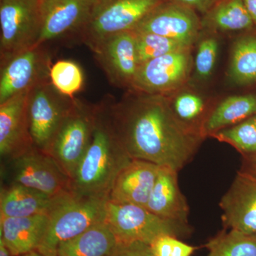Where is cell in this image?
Listing matches in <instances>:
<instances>
[{"instance_id": "obj_1", "label": "cell", "mask_w": 256, "mask_h": 256, "mask_svg": "<svg viewBox=\"0 0 256 256\" xmlns=\"http://www.w3.org/2000/svg\"><path fill=\"white\" fill-rule=\"evenodd\" d=\"M109 111L130 158L180 172L193 159L202 138L188 132L162 95L130 88L120 101L110 96Z\"/></svg>"}, {"instance_id": "obj_2", "label": "cell", "mask_w": 256, "mask_h": 256, "mask_svg": "<svg viewBox=\"0 0 256 256\" xmlns=\"http://www.w3.org/2000/svg\"><path fill=\"white\" fill-rule=\"evenodd\" d=\"M110 95L97 104L92 142L70 180V190L78 196L108 200L114 180L132 160L120 142L111 121Z\"/></svg>"}, {"instance_id": "obj_3", "label": "cell", "mask_w": 256, "mask_h": 256, "mask_svg": "<svg viewBox=\"0 0 256 256\" xmlns=\"http://www.w3.org/2000/svg\"><path fill=\"white\" fill-rule=\"evenodd\" d=\"M106 198L64 194L48 214L46 233L37 252L46 256H57L60 244L80 235L87 229L105 222Z\"/></svg>"}, {"instance_id": "obj_4", "label": "cell", "mask_w": 256, "mask_h": 256, "mask_svg": "<svg viewBox=\"0 0 256 256\" xmlns=\"http://www.w3.org/2000/svg\"><path fill=\"white\" fill-rule=\"evenodd\" d=\"M105 222L118 242H141L150 245L161 236L180 238L192 232L188 224L164 220L146 207L109 200L106 204Z\"/></svg>"}, {"instance_id": "obj_5", "label": "cell", "mask_w": 256, "mask_h": 256, "mask_svg": "<svg viewBox=\"0 0 256 256\" xmlns=\"http://www.w3.org/2000/svg\"><path fill=\"white\" fill-rule=\"evenodd\" d=\"M96 116L97 104L75 98L47 152L70 180L92 142Z\"/></svg>"}, {"instance_id": "obj_6", "label": "cell", "mask_w": 256, "mask_h": 256, "mask_svg": "<svg viewBox=\"0 0 256 256\" xmlns=\"http://www.w3.org/2000/svg\"><path fill=\"white\" fill-rule=\"evenodd\" d=\"M168 0H98L82 43L90 50L108 37L133 31Z\"/></svg>"}, {"instance_id": "obj_7", "label": "cell", "mask_w": 256, "mask_h": 256, "mask_svg": "<svg viewBox=\"0 0 256 256\" xmlns=\"http://www.w3.org/2000/svg\"><path fill=\"white\" fill-rule=\"evenodd\" d=\"M98 0H40L41 32L36 44L82 43Z\"/></svg>"}, {"instance_id": "obj_8", "label": "cell", "mask_w": 256, "mask_h": 256, "mask_svg": "<svg viewBox=\"0 0 256 256\" xmlns=\"http://www.w3.org/2000/svg\"><path fill=\"white\" fill-rule=\"evenodd\" d=\"M40 32V0H0V64L36 45Z\"/></svg>"}, {"instance_id": "obj_9", "label": "cell", "mask_w": 256, "mask_h": 256, "mask_svg": "<svg viewBox=\"0 0 256 256\" xmlns=\"http://www.w3.org/2000/svg\"><path fill=\"white\" fill-rule=\"evenodd\" d=\"M75 98H70L60 94L52 85L50 79L40 82L30 90L28 119L34 148L48 152Z\"/></svg>"}, {"instance_id": "obj_10", "label": "cell", "mask_w": 256, "mask_h": 256, "mask_svg": "<svg viewBox=\"0 0 256 256\" xmlns=\"http://www.w3.org/2000/svg\"><path fill=\"white\" fill-rule=\"evenodd\" d=\"M6 162L10 184H18L50 196L70 192V180L50 154L36 148Z\"/></svg>"}, {"instance_id": "obj_11", "label": "cell", "mask_w": 256, "mask_h": 256, "mask_svg": "<svg viewBox=\"0 0 256 256\" xmlns=\"http://www.w3.org/2000/svg\"><path fill=\"white\" fill-rule=\"evenodd\" d=\"M52 64V52L44 44L34 45L0 64V104L50 79Z\"/></svg>"}, {"instance_id": "obj_12", "label": "cell", "mask_w": 256, "mask_h": 256, "mask_svg": "<svg viewBox=\"0 0 256 256\" xmlns=\"http://www.w3.org/2000/svg\"><path fill=\"white\" fill-rule=\"evenodd\" d=\"M92 52L110 85L131 88L139 68L134 32L108 37Z\"/></svg>"}, {"instance_id": "obj_13", "label": "cell", "mask_w": 256, "mask_h": 256, "mask_svg": "<svg viewBox=\"0 0 256 256\" xmlns=\"http://www.w3.org/2000/svg\"><path fill=\"white\" fill-rule=\"evenodd\" d=\"M225 229L256 235V176L240 170L220 203Z\"/></svg>"}, {"instance_id": "obj_14", "label": "cell", "mask_w": 256, "mask_h": 256, "mask_svg": "<svg viewBox=\"0 0 256 256\" xmlns=\"http://www.w3.org/2000/svg\"><path fill=\"white\" fill-rule=\"evenodd\" d=\"M190 66L188 50L162 56L140 66L131 88L162 96L186 79Z\"/></svg>"}, {"instance_id": "obj_15", "label": "cell", "mask_w": 256, "mask_h": 256, "mask_svg": "<svg viewBox=\"0 0 256 256\" xmlns=\"http://www.w3.org/2000/svg\"><path fill=\"white\" fill-rule=\"evenodd\" d=\"M200 26L196 11L168 0L144 18L133 32L154 34L192 44Z\"/></svg>"}, {"instance_id": "obj_16", "label": "cell", "mask_w": 256, "mask_h": 256, "mask_svg": "<svg viewBox=\"0 0 256 256\" xmlns=\"http://www.w3.org/2000/svg\"><path fill=\"white\" fill-rule=\"evenodd\" d=\"M30 92L0 104V154L4 160L14 158L34 146L28 119Z\"/></svg>"}, {"instance_id": "obj_17", "label": "cell", "mask_w": 256, "mask_h": 256, "mask_svg": "<svg viewBox=\"0 0 256 256\" xmlns=\"http://www.w3.org/2000/svg\"><path fill=\"white\" fill-rule=\"evenodd\" d=\"M160 168L151 162L131 160L114 180L108 200L146 207Z\"/></svg>"}, {"instance_id": "obj_18", "label": "cell", "mask_w": 256, "mask_h": 256, "mask_svg": "<svg viewBox=\"0 0 256 256\" xmlns=\"http://www.w3.org/2000/svg\"><path fill=\"white\" fill-rule=\"evenodd\" d=\"M146 208L164 220L188 224L190 208L178 186V172L160 166Z\"/></svg>"}, {"instance_id": "obj_19", "label": "cell", "mask_w": 256, "mask_h": 256, "mask_svg": "<svg viewBox=\"0 0 256 256\" xmlns=\"http://www.w3.org/2000/svg\"><path fill=\"white\" fill-rule=\"evenodd\" d=\"M48 216L0 218V240L12 256L36 250L46 233Z\"/></svg>"}, {"instance_id": "obj_20", "label": "cell", "mask_w": 256, "mask_h": 256, "mask_svg": "<svg viewBox=\"0 0 256 256\" xmlns=\"http://www.w3.org/2000/svg\"><path fill=\"white\" fill-rule=\"evenodd\" d=\"M64 194L50 196L18 184H10L1 190L0 218L48 215Z\"/></svg>"}, {"instance_id": "obj_21", "label": "cell", "mask_w": 256, "mask_h": 256, "mask_svg": "<svg viewBox=\"0 0 256 256\" xmlns=\"http://www.w3.org/2000/svg\"><path fill=\"white\" fill-rule=\"evenodd\" d=\"M118 244L114 232L106 222H102L60 244L57 256H109Z\"/></svg>"}, {"instance_id": "obj_22", "label": "cell", "mask_w": 256, "mask_h": 256, "mask_svg": "<svg viewBox=\"0 0 256 256\" xmlns=\"http://www.w3.org/2000/svg\"><path fill=\"white\" fill-rule=\"evenodd\" d=\"M256 114V96L228 97L208 112L203 126L202 138L212 136L220 130L230 127Z\"/></svg>"}, {"instance_id": "obj_23", "label": "cell", "mask_w": 256, "mask_h": 256, "mask_svg": "<svg viewBox=\"0 0 256 256\" xmlns=\"http://www.w3.org/2000/svg\"><path fill=\"white\" fill-rule=\"evenodd\" d=\"M203 24L222 31L250 30L255 25L244 0H220L206 12Z\"/></svg>"}, {"instance_id": "obj_24", "label": "cell", "mask_w": 256, "mask_h": 256, "mask_svg": "<svg viewBox=\"0 0 256 256\" xmlns=\"http://www.w3.org/2000/svg\"><path fill=\"white\" fill-rule=\"evenodd\" d=\"M204 246L206 256H256V235L224 228Z\"/></svg>"}, {"instance_id": "obj_25", "label": "cell", "mask_w": 256, "mask_h": 256, "mask_svg": "<svg viewBox=\"0 0 256 256\" xmlns=\"http://www.w3.org/2000/svg\"><path fill=\"white\" fill-rule=\"evenodd\" d=\"M230 76L240 84L256 82V37H242L234 47Z\"/></svg>"}, {"instance_id": "obj_26", "label": "cell", "mask_w": 256, "mask_h": 256, "mask_svg": "<svg viewBox=\"0 0 256 256\" xmlns=\"http://www.w3.org/2000/svg\"><path fill=\"white\" fill-rule=\"evenodd\" d=\"M220 142L228 143L242 154L244 159L256 156V114L238 124L212 134Z\"/></svg>"}, {"instance_id": "obj_27", "label": "cell", "mask_w": 256, "mask_h": 256, "mask_svg": "<svg viewBox=\"0 0 256 256\" xmlns=\"http://www.w3.org/2000/svg\"><path fill=\"white\" fill-rule=\"evenodd\" d=\"M136 34V46L138 63L140 66L154 60L172 53L188 50L190 44L176 41L168 37L150 33H138Z\"/></svg>"}, {"instance_id": "obj_28", "label": "cell", "mask_w": 256, "mask_h": 256, "mask_svg": "<svg viewBox=\"0 0 256 256\" xmlns=\"http://www.w3.org/2000/svg\"><path fill=\"white\" fill-rule=\"evenodd\" d=\"M50 82L58 92L74 98L84 86V74L82 67L70 60H58L52 64Z\"/></svg>"}, {"instance_id": "obj_29", "label": "cell", "mask_w": 256, "mask_h": 256, "mask_svg": "<svg viewBox=\"0 0 256 256\" xmlns=\"http://www.w3.org/2000/svg\"><path fill=\"white\" fill-rule=\"evenodd\" d=\"M150 246L153 256H192L197 249L171 235L161 236Z\"/></svg>"}, {"instance_id": "obj_30", "label": "cell", "mask_w": 256, "mask_h": 256, "mask_svg": "<svg viewBox=\"0 0 256 256\" xmlns=\"http://www.w3.org/2000/svg\"><path fill=\"white\" fill-rule=\"evenodd\" d=\"M218 52V43L213 38H206L198 46L195 60V68L196 73L202 78H206L210 75Z\"/></svg>"}, {"instance_id": "obj_31", "label": "cell", "mask_w": 256, "mask_h": 256, "mask_svg": "<svg viewBox=\"0 0 256 256\" xmlns=\"http://www.w3.org/2000/svg\"><path fill=\"white\" fill-rule=\"evenodd\" d=\"M109 256H153L150 246L141 242H118Z\"/></svg>"}, {"instance_id": "obj_32", "label": "cell", "mask_w": 256, "mask_h": 256, "mask_svg": "<svg viewBox=\"0 0 256 256\" xmlns=\"http://www.w3.org/2000/svg\"><path fill=\"white\" fill-rule=\"evenodd\" d=\"M174 1L188 6L194 11L206 13L214 4V0H174Z\"/></svg>"}, {"instance_id": "obj_33", "label": "cell", "mask_w": 256, "mask_h": 256, "mask_svg": "<svg viewBox=\"0 0 256 256\" xmlns=\"http://www.w3.org/2000/svg\"><path fill=\"white\" fill-rule=\"evenodd\" d=\"M242 170L256 176V156L248 159L242 160Z\"/></svg>"}, {"instance_id": "obj_34", "label": "cell", "mask_w": 256, "mask_h": 256, "mask_svg": "<svg viewBox=\"0 0 256 256\" xmlns=\"http://www.w3.org/2000/svg\"><path fill=\"white\" fill-rule=\"evenodd\" d=\"M244 4L256 24V0H244Z\"/></svg>"}, {"instance_id": "obj_35", "label": "cell", "mask_w": 256, "mask_h": 256, "mask_svg": "<svg viewBox=\"0 0 256 256\" xmlns=\"http://www.w3.org/2000/svg\"><path fill=\"white\" fill-rule=\"evenodd\" d=\"M0 256H12L4 242L1 240H0Z\"/></svg>"}, {"instance_id": "obj_36", "label": "cell", "mask_w": 256, "mask_h": 256, "mask_svg": "<svg viewBox=\"0 0 256 256\" xmlns=\"http://www.w3.org/2000/svg\"><path fill=\"white\" fill-rule=\"evenodd\" d=\"M20 256H46L42 254L41 252H37V250H33V252H28V254H24Z\"/></svg>"}, {"instance_id": "obj_37", "label": "cell", "mask_w": 256, "mask_h": 256, "mask_svg": "<svg viewBox=\"0 0 256 256\" xmlns=\"http://www.w3.org/2000/svg\"><path fill=\"white\" fill-rule=\"evenodd\" d=\"M220 0H214V4H215V3L218 2H220Z\"/></svg>"}]
</instances>
